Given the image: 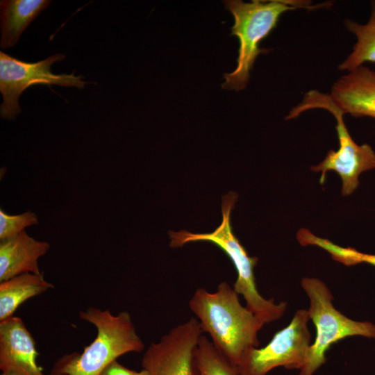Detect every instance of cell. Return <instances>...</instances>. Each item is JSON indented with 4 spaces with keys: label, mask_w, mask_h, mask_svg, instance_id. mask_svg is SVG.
Wrapping results in <instances>:
<instances>
[{
    "label": "cell",
    "mask_w": 375,
    "mask_h": 375,
    "mask_svg": "<svg viewBox=\"0 0 375 375\" xmlns=\"http://www.w3.org/2000/svg\"><path fill=\"white\" fill-rule=\"evenodd\" d=\"M38 224L37 215L30 210L19 215H8L0 210V240L15 236L25 228Z\"/></svg>",
    "instance_id": "cell-18"
},
{
    "label": "cell",
    "mask_w": 375,
    "mask_h": 375,
    "mask_svg": "<svg viewBox=\"0 0 375 375\" xmlns=\"http://www.w3.org/2000/svg\"><path fill=\"white\" fill-rule=\"evenodd\" d=\"M194 375H238V370L201 335L194 351Z\"/></svg>",
    "instance_id": "cell-17"
},
{
    "label": "cell",
    "mask_w": 375,
    "mask_h": 375,
    "mask_svg": "<svg viewBox=\"0 0 375 375\" xmlns=\"http://www.w3.org/2000/svg\"><path fill=\"white\" fill-rule=\"evenodd\" d=\"M330 97L344 114L375 119V72L360 66L332 85Z\"/></svg>",
    "instance_id": "cell-11"
},
{
    "label": "cell",
    "mask_w": 375,
    "mask_h": 375,
    "mask_svg": "<svg viewBox=\"0 0 375 375\" xmlns=\"http://www.w3.org/2000/svg\"><path fill=\"white\" fill-rule=\"evenodd\" d=\"M1 375H5V374H1ZM50 375H66V374H57V373L51 372V374Z\"/></svg>",
    "instance_id": "cell-20"
},
{
    "label": "cell",
    "mask_w": 375,
    "mask_h": 375,
    "mask_svg": "<svg viewBox=\"0 0 375 375\" xmlns=\"http://www.w3.org/2000/svg\"><path fill=\"white\" fill-rule=\"evenodd\" d=\"M308 310H297L290 324L276 332L260 349L253 348L242 358L238 375H267L278 367L301 369L311 345Z\"/></svg>",
    "instance_id": "cell-7"
},
{
    "label": "cell",
    "mask_w": 375,
    "mask_h": 375,
    "mask_svg": "<svg viewBox=\"0 0 375 375\" xmlns=\"http://www.w3.org/2000/svg\"><path fill=\"white\" fill-rule=\"evenodd\" d=\"M50 3L47 0H1V47H13L22 33Z\"/></svg>",
    "instance_id": "cell-13"
},
{
    "label": "cell",
    "mask_w": 375,
    "mask_h": 375,
    "mask_svg": "<svg viewBox=\"0 0 375 375\" xmlns=\"http://www.w3.org/2000/svg\"><path fill=\"white\" fill-rule=\"evenodd\" d=\"M100 375H151L149 372L143 369L140 371H135L127 368L121 363L115 360L110 363Z\"/></svg>",
    "instance_id": "cell-19"
},
{
    "label": "cell",
    "mask_w": 375,
    "mask_h": 375,
    "mask_svg": "<svg viewBox=\"0 0 375 375\" xmlns=\"http://www.w3.org/2000/svg\"><path fill=\"white\" fill-rule=\"evenodd\" d=\"M35 342L21 318L0 321V369L5 375H44Z\"/></svg>",
    "instance_id": "cell-10"
},
{
    "label": "cell",
    "mask_w": 375,
    "mask_h": 375,
    "mask_svg": "<svg viewBox=\"0 0 375 375\" xmlns=\"http://www.w3.org/2000/svg\"><path fill=\"white\" fill-rule=\"evenodd\" d=\"M238 200V194L229 192L222 197V221L212 233H192L187 231H169L171 239L169 245L172 248L183 246L185 244L207 241L219 247L233 262L238 278L233 289L238 294H241L246 301V307L260 318L265 324L281 318L286 310L288 303L281 301L275 303L273 299H267L258 292L254 275V267L258 258L248 255L245 248L233 232L231 224V213Z\"/></svg>",
    "instance_id": "cell-3"
},
{
    "label": "cell",
    "mask_w": 375,
    "mask_h": 375,
    "mask_svg": "<svg viewBox=\"0 0 375 375\" xmlns=\"http://www.w3.org/2000/svg\"><path fill=\"white\" fill-rule=\"evenodd\" d=\"M40 274L24 273L0 282V321L13 316L17 308L28 299L53 288Z\"/></svg>",
    "instance_id": "cell-14"
},
{
    "label": "cell",
    "mask_w": 375,
    "mask_h": 375,
    "mask_svg": "<svg viewBox=\"0 0 375 375\" xmlns=\"http://www.w3.org/2000/svg\"><path fill=\"white\" fill-rule=\"evenodd\" d=\"M65 55L56 53L36 62H28L0 51V92L3 101L0 115L6 120L15 119L21 112L19 103L22 93L35 84L58 85L83 89L88 83L81 75L55 74L51 65L64 60Z\"/></svg>",
    "instance_id": "cell-8"
},
{
    "label": "cell",
    "mask_w": 375,
    "mask_h": 375,
    "mask_svg": "<svg viewBox=\"0 0 375 375\" xmlns=\"http://www.w3.org/2000/svg\"><path fill=\"white\" fill-rule=\"evenodd\" d=\"M238 295L222 282L213 293L197 288L189 301L203 332L210 335L214 346L238 372L244 355L258 347V333L265 324L240 303Z\"/></svg>",
    "instance_id": "cell-1"
},
{
    "label": "cell",
    "mask_w": 375,
    "mask_h": 375,
    "mask_svg": "<svg viewBox=\"0 0 375 375\" xmlns=\"http://www.w3.org/2000/svg\"><path fill=\"white\" fill-rule=\"evenodd\" d=\"M372 12L368 22L360 24L346 19L344 26L357 38L353 51L339 66L341 71L351 72L365 62H375V1L371 2Z\"/></svg>",
    "instance_id": "cell-15"
},
{
    "label": "cell",
    "mask_w": 375,
    "mask_h": 375,
    "mask_svg": "<svg viewBox=\"0 0 375 375\" xmlns=\"http://www.w3.org/2000/svg\"><path fill=\"white\" fill-rule=\"evenodd\" d=\"M301 286L309 299L308 312L315 326L316 337L299 375H313L326 363V353L331 346L342 339L350 336L375 339V324L353 320L342 314L334 307L333 296L322 281L304 277Z\"/></svg>",
    "instance_id": "cell-5"
},
{
    "label": "cell",
    "mask_w": 375,
    "mask_h": 375,
    "mask_svg": "<svg viewBox=\"0 0 375 375\" xmlns=\"http://www.w3.org/2000/svg\"><path fill=\"white\" fill-rule=\"evenodd\" d=\"M224 3L233 15L231 35L238 38L240 45L237 67L231 73L224 74L222 87L235 91L246 88L256 58L267 51L260 49L259 44L276 26L281 15L297 8H316L311 7L309 1L290 0H253L249 3L228 0Z\"/></svg>",
    "instance_id": "cell-4"
},
{
    "label": "cell",
    "mask_w": 375,
    "mask_h": 375,
    "mask_svg": "<svg viewBox=\"0 0 375 375\" xmlns=\"http://www.w3.org/2000/svg\"><path fill=\"white\" fill-rule=\"evenodd\" d=\"M203 330L192 317L151 343L142 359L151 375H194V351Z\"/></svg>",
    "instance_id": "cell-9"
},
{
    "label": "cell",
    "mask_w": 375,
    "mask_h": 375,
    "mask_svg": "<svg viewBox=\"0 0 375 375\" xmlns=\"http://www.w3.org/2000/svg\"><path fill=\"white\" fill-rule=\"evenodd\" d=\"M314 108L325 109L335 117L340 145L338 151H329L319 164L312 166L310 169L322 173L321 184L324 183L328 172L338 173L342 182V194L349 195L358 186L360 174L375 168V153L369 144L358 145L353 141L344 124V114L333 103L329 94L310 90L297 106L299 113Z\"/></svg>",
    "instance_id": "cell-6"
},
{
    "label": "cell",
    "mask_w": 375,
    "mask_h": 375,
    "mask_svg": "<svg viewBox=\"0 0 375 375\" xmlns=\"http://www.w3.org/2000/svg\"><path fill=\"white\" fill-rule=\"evenodd\" d=\"M297 238L302 246L315 245L328 252L332 258L346 266L367 263L375 267V254H367L352 247H342L331 240L316 236L306 228H301Z\"/></svg>",
    "instance_id": "cell-16"
},
{
    "label": "cell",
    "mask_w": 375,
    "mask_h": 375,
    "mask_svg": "<svg viewBox=\"0 0 375 375\" xmlns=\"http://www.w3.org/2000/svg\"><path fill=\"white\" fill-rule=\"evenodd\" d=\"M50 249L26 231L0 241V282L24 273L40 274L38 259Z\"/></svg>",
    "instance_id": "cell-12"
},
{
    "label": "cell",
    "mask_w": 375,
    "mask_h": 375,
    "mask_svg": "<svg viewBox=\"0 0 375 375\" xmlns=\"http://www.w3.org/2000/svg\"><path fill=\"white\" fill-rule=\"evenodd\" d=\"M81 319L92 324L97 336L81 353L65 355L52 372L66 375H100L119 357L141 352L144 344L138 335L130 314L122 311L113 315L109 310L90 307L79 312Z\"/></svg>",
    "instance_id": "cell-2"
}]
</instances>
